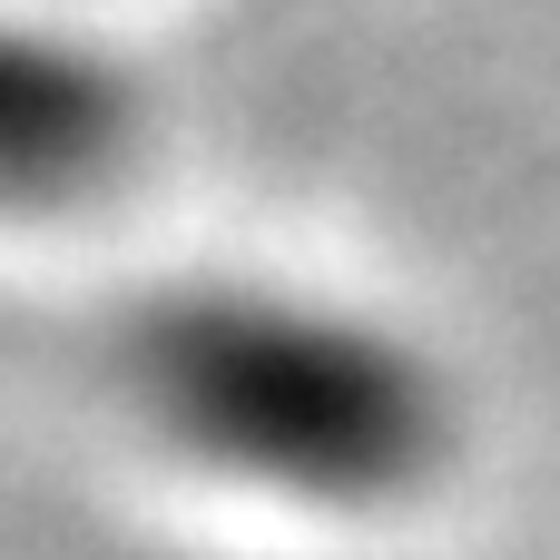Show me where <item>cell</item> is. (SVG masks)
Wrapping results in <instances>:
<instances>
[{
	"label": "cell",
	"mask_w": 560,
	"mask_h": 560,
	"mask_svg": "<svg viewBox=\"0 0 560 560\" xmlns=\"http://www.w3.org/2000/svg\"><path fill=\"white\" fill-rule=\"evenodd\" d=\"M138 384L177 443L285 492H384L433 443L423 374L285 295H197L138 335Z\"/></svg>",
	"instance_id": "cell-1"
},
{
	"label": "cell",
	"mask_w": 560,
	"mask_h": 560,
	"mask_svg": "<svg viewBox=\"0 0 560 560\" xmlns=\"http://www.w3.org/2000/svg\"><path fill=\"white\" fill-rule=\"evenodd\" d=\"M138 98L79 30L0 10V207H59L128 158Z\"/></svg>",
	"instance_id": "cell-2"
}]
</instances>
